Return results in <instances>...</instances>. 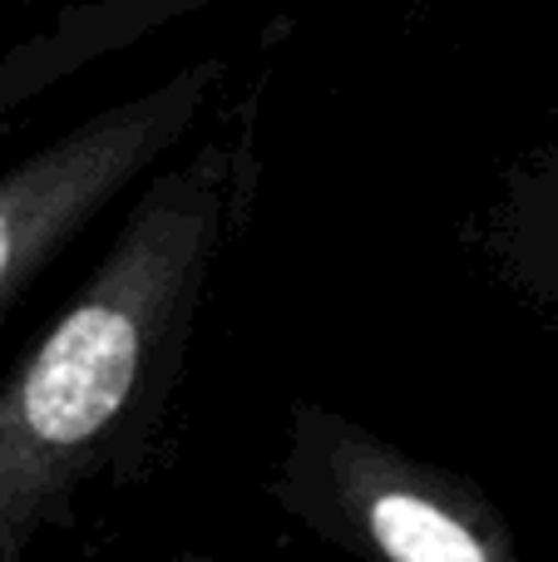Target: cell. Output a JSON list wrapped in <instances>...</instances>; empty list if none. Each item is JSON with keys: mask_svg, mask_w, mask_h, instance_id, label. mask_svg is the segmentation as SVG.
Here are the masks:
<instances>
[{"mask_svg": "<svg viewBox=\"0 0 558 562\" xmlns=\"http://www.w3.org/2000/svg\"><path fill=\"white\" fill-rule=\"evenodd\" d=\"M494 262L558 330V134L510 168L484 227Z\"/></svg>", "mask_w": 558, "mask_h": 562, "instance_id": "cell-4", "label": "cell"}, {"mask_svg": "<svg viewBox=\"0 0 558 562\" xmlns=\"http://www.w3.org/2000/svg\"><path fill=\"white\" fill-rule=\"evenodd\" d=\"M257 188V104L154 168L109 252L0 385V562L75 524L99 479L154 449L198 336L208 281Z\"/></svg>", "mask_w": 558, "mask_h": 562, "instance_id": "cell-1", "label": "cell"}, {"mask_svg": "<svg viewBox=\"0 0 558 562\" xmlns=\"http://www.w3.org/2000/svg\"><path fill=\"white\" fill-rule=\"evenodd\" d=\"M272 498L316 538L391 562H510V518L480 479L425 464L326 405L292 409Z\"/></svg>", "mask_w": 558, "mask_h": 562, "instance_id": "cell-2", "label": "cell"}, {"mask_svg": "<svg viewBox=\"0 0 558 562\" xmlns=\"http://www.w3.org/2000/svg\"><path fill=\"white\" fill-rule=\"evenodd\" d=\"M227 59H193L168 79L79 119L69 134L0 173V311L119 193L154 173L217 94Z\"/></svg>", "mask_w": 558, "mask_h": 562, "instance_id": "cell-3", "label": "cell"}]
</instances>
